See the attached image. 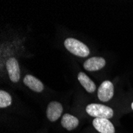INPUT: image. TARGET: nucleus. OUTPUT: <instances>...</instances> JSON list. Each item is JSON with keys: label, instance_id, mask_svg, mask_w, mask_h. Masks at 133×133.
<instances>
[{"label": "nucleus", "instance_id": "obj_9", "mask_svg": "<svg viewBox=\"0 0 133 133\" xmlns=\"http://www.w3.org/2000/svg\"><path fill=\"white\" fill-rule=\"evenodd\" d=\"M79 124V120L77 117L72 116L69 113L63 115L62 119V125L64 128L68 131H72L75 129Z\"/></svg>", "mask_w": 133, "mask_h": 133}, {"label": "nucleus", "instance_id": "obj_5", "mask_svg": "<svg viewBox=\"0 0 133 133\" xmlns=\"http://www.w3.org/2000/svg\"><path fill=\"white\" fill-rule=\"evenodd\" d=\"M8 75L11 81L18 82L20 79V68L17 60L15 57H10L6 64Z\"/></svg>", "mask_w": 133, "mask_h": 133}, {"label": "nucleus", "instance_id": "obj_1", "mask_svg": "<svg viewBox=\"0 0 133 133\" xmlns=\"http://www.w3.org/2000/svg\"><path fill=\"white\" fill-rule=\"evenodd\" d=\"M64 45L67 50H69L74 55L81 57H85L89 54V47L85 44H84L83 42H81L77 39L72 38H67L65 39Z\"/></svg>", "mask_w": 133, "mask_h": 133}, {"label": "nucleus", "instance_id": "obj_10", "mask_svg": "<svg viewBox=\"0 0 133 133\" xmlns=\"http://www.w3.org/2000/svg\"><path fill=\"white\" fill-rule=\"evenodd\" d=\"M77 79L81 85L88 92H93L96 91V84L95 83L85 74L84 72H79Z\"/></svg>", "mask_w": 133, "mask_h": 133}, {"label": "nucleus", "instance_id": "obj_6", "mask_svg": "<svg viewBox=\"0 0 133 133\" xmlns=\"http://www.w3.org/2000/svg\"><path fill=\"white\" fill-rule=\"evenodd\" d=\"M92 124L96 130L101 133H115V128L108 119L105 118H95Z\"/></svg>", "mask_w": 133, "mask_h": 133}, {"label": "nucleus", "instance_id": "obj_12", "mask_svg": "<svg viewBox=\"0 0 133 133\" xmlns=\"http://www.w3.org/2000/svg\"><path fill=\"white\" fill-rule=\"evenodd\" d=\"M131 108H132V110H133V102L131 103Z\"/></svg>", "mask_w": 133, "mask_h": 133}, {"label": "nucleus", "instance_id": "obj_3", "mask_svg": "<svg viewBox=\"0 0 133 133\" xmlns=\"http://www.w3.org/2000/svg\"><path fill=\"white\" fill-rule=\"evenodd\" d=\"M98 98L103 101L107 102L110 101L114 95V86L110 81H104L100 85L97 92Z\"/></svg>", "mask_w": 133, "mask_h": 133}, {"label": "nucleus", "instance_id": "obj_4", "mask_svg": "<svg viewBox=\"0 0 133 133\" xmlns=\"http://www.w3.org/2000/svg\"><path fill=\"white\" fill-rule=\"evenodd\" d=\"M62 112H63L62 104L57 101H52L47 106L46 116L50 121L54 122L61 117Z\"/></svg>", "mask_w": 133, "mask_h": 133}, {"label": "nucleus", "instance_id": "obj_11", "mask_svg": "<svg viewBox=\"0 0 133 133\" xmlns=\"http://www.w3.org/2000/svg\"><path fill=\"white\" fill-rule=\"evenodd\" d=\"M12 103L11 96L6 91H0V108H3L10 106Z\"/></svg>", "mask_w": 133, "mask_h": 133}, {"label": "nucleus", "instance_id": "obj_2", "mask_svg": "<svg viewBox=\"0 0 133 133\" xmlns=\"http://www.w3.org/2000/svg\"><path fill=\"white\" fill-rule=\"evenodd\" d=\"M87 113L96 118L110 119L113 116V110L111 108L100 104H90L86 107Z\"/></svg>", "mask_w": 133, "mask_h": 133}, {"label": "nucleus", "instance_id": "obj_7", "mask_svg": "<svg viewBox=\"0 0 133 133\" xmlns=\"http://www.w3.org/2000/svg\"><path fill=\"white\" fill-rule=\"evenodd\" d=\"M105 64H106V62L103 57H93L84 62V68L87 71L94 72V71H97L104 68Z\"/></svg>", "mask_w": 133, "mask_h": 133}, {"label": "nucleus", "instance_id": "obj_8", "mask_svg": "<svg viewBox=\"0 0 133 133\" xmlns=\"http://www.w3.org/2000/svg\"><path fill=\"white\" fill-rule=\"evenodd\" d=\"M23 83L25 85H26L34 92H41L44 89V85L42 82L37 77H35L30 74H27L25 76V77L23 79Z\"/></svg>", "mask_w": 133, "mask_h": 133}]
</instances>
